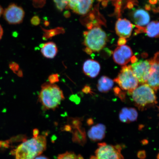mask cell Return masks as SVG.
<instances>
[{"instance_id": "47", "label": "cell", "mask_w": 159, "mask_h": 159, "mask_svg": "<svg viewBox=\"0 0 159 159\" xmlns=\"http://www.w3.org/2000/svg\"><path fill=\"white\" fill-rule=\"evenodd\" d=\"M152 10L154 13H156L159 12V8H157L155 7H152Z\"/></svg>"}, {"instance_id": "54", "label": "cell", "mask_w": 159, "mask_h": 159, "mask_svg": "<svg viewBox=\"0 0 159 159\" xmlns=\"http://www.w3.org/2000/svg\"><path fill=\"white\" fill-rule=\"evenodd\" d=\"M158 1H159V0H158Z\"/></svg>"}, {"instance_id": "35", "label": "cell", "mask_w": 159, "mask_h": 159, "mask_svg": "<svg viewBox=\"0 0 159 159\" xmlns=\"http://www.w3.org/2000/svg\"><path fill=\"white\" fill-rule=\"evenodd\" d=\"M39 131L37 129H35L33 130L34 137H37L39 136Z\"/></svg>"}, {"instance_id": "33", "label": "cell", "mask_w": 159, "mask_h": 159, "mask_svg": "<svg viewBox=\"0 0 159 159\" xmlns=\"http://www.w3.org/2000/svg\"><path fill=\"white\" fill-rule=\"evenodd\" d=\"M63 130L67 131V132H70L72 131V128H71L70 125L67 124L65 125V126L63 128Z\"/></svg>"}, {"instance_id": "26", "label": "cell", "mask_w": 159, "mask_h": 159, "mask_svg": "<svg viewBox=\"0 0 159 159\" xmlns=\"http://www.w3.org/2000/svg\"><path fill=\"white\" fill-rule=\"evenodd\" d=\"M59 76L58 74H53L49 75L48 80L51 84H54L55 83L59 82Z\"/></svg>"}, {"instance_id": "46", "label": "cell", "mask_w": 159, "mask_h": 159, "mask_svg": "<svg viewBox=\"0 0 159 159\" xmlns=\"http://www.w3.org/2000/svg\"><path fill=\"white\" fill-rule=\"evenodd\" d=\"M149 2L151 4L155 5L157 2V0H149Z\"/></svg>"}, {"instance_id": "12", "label": "cell", "mask_w": 159, "mask_h": 159, "mask_svg": "<svg viewBox=\"0 0 159 159\" xmlns=\"http://www.w3.org/2000/svg\"><path fill=\"white\" fill-rule=\"evenodd\" d=\"M133 26L128 20L119 18L115 24V31L119 36L128 38L132 34Z\"/></svg>"}, {"instance_id": "50", "label": "cell", "mask_w": 159, "mask_h": 159, "mask_svg": "<svg viewBox=\"0 0 159 159\" xmlns=\"http://www.w3.org/2000/svg\"><path fill=\"white\" fill-rule=\"evenodd\" d=\"M49 25V22L48 21H45L44 23V25L46 26H48Z\"/></svg>"}, {"instance_id": "14", "label": "cell", "mask_w": 159, "mask_h": 159, "mask_svg": "<svg viewBox=\"0 0 159 159\" xmlns=\"http://www.w3.org/2000/svg\"><path fill=\"white\" fill-rule=\"evenodd\" d=\"M133 21L136 25L143 27L148 24L150 16L148 12L142 9L135 10L132 13Z\"/></svg>"}, {"instance_id": "16", "label": "cell", "mask_w": 159, "mask_h": 159, "mask_svg": "<svg viewBox=\"0 0 159 159\" xmlns=\"http://www.w3.org/2000/svg\"><path fill=\"white\" fill-rule=\"evenodd\" d=\"M138 116V111L135 108L124 107L119 113V118L121 122L129 123L136 121Z\"/></svg>"}, {"instance_id": "5", "label": "cell", "mask_w": 159, "mask_h": 159, "mask_svg": "<svg viewBox=\"0 0 159 159\" xmlns=\"http://www.w3.org/2000/svg\"><path fill=\"white\" fill-rule=\"evenodd\" d=\"M114 81L122 90L128 91L129 94L138 86L139 83L138 79L133 73L130 65L123 66Z\"/></svg>"}, {"instance_id": "34", "label": "cell", "mask_w": 159, "mask_h": 159, "mask_svg": "<svg viewBox=\"0 0 159 159\" xmlns=\"http://www.w3.org/2000/svg\"><path fill=\"white\" fill-rule=\"evenodd\" d=\"M134 3L132 1H129L127 3V7L129 9H132L134 7Z\"/></svg>"}, {"instance_id": "38", "label": "cell", "mask_w": 159, "mask_h": 159, "mask_svg": "<svg viewBox=\"0 0 159 159\" xmlns=\"http://www.w3.org/2000/svg\"><path fill=\"white\" fill-rule=\"evenodd\" d=\"M108 0H103L102 2V5L103 7H106L108 5Z\"/></svg>"}, {"instance_id": "30", "label": "cell", "mask_w": 159, "mask_h": 159, "mask_svg": "<svg viewBox=\"0 0 159 159\" xmlns=\"http://www.w3.org/2000/svg\"><path fill=\"white\" fill-rule=\"evenodd\" d=\"M70 99L77 104H79L80 102V98L76 95H71L70 97Z\"/></svg>"}, {"instance_id": "43", "label": "cell", "mask_w": 159, "mask_h": 159, "mask_svg": "<svg viewBox=\"0 0 159 159\" xmlns=\"http://www.w3.org/2000/svg\"><path fill=\"white\" fill-rule=\"evenodd\" d=\"M34 159H49L47 157L45 156H39L36 157Z\"/></svg>"}, {"instance_id": "29", "label": "cell", "mask_w": 159, "mask_h": 159, "mask_svg": "<svg viewBox=\"0 0 159 159\" xmlns=\"http://www.w3.org/2000/svg\"><path fill=\"white\" fill-rule=\"evenodd\" d=\"M40 21V19L38 16H35L32 18L31 20V23L32 25L36 26L39 24Z\"/></svg>"}, {"instance_id": "22", "label": "cell", "mask_w": 159, "mask_h": 159, "mask_svg": "<svg viewBox=\"0 0 159 159\" xmlns=\"http://www.w3.org/2000/svg\"><path fill=\"white\" fill-rule=\"evenodd\" d=\"M82 118H69L67 123L71 128L75 129L81 128L82 126Z\"/></svg>"}, {"instance_id": "36", "label": "cell", "mask_w": 159, "mask_h": 159, "mask_svg": "<svg viewBox=\"0 0 159 159\" xmlns=\"http://www.w3.org/2000/svg\"><path fill=\"white\" fill-rule=\"evenodd\" d=\"M85 52L89 55H91L92 54V51L89 48H85L84 50Z\"/></svg>"}, {"instance_id": "18", "label": "cell", "mask_w": 159, "mask_h": 159, "mask_svg": "<svg viewBox=\"0 0 159 159\" xmlns=\"http://www.w3.org/2000/svg\"><path fill=\"white\" fill-rule=\"evenodd\" d=\"M114 85V81L109 77L104 75L99 79L97 87L100 92L106 93L112 88Z\"/></svg>"}, {"instance_id": "48", "label": "cell", "mask_w": 159, "mask_h": 159, "mask_svg": "<svg viewBox=\"0 0 159 159\" xmlns=\"http://www.w3.org/2000/svg\"><path fill=\"white\" fill-rule=\"evenodd\" d=\"M3 11L2 8L0 6V17H1V15L2 14Z\"/></svg>"}, {"instance_id": "20", "label": "cell", "mask_w": 159, "mask_h": 159, "mask_svg": "<svg viewBox=\"0 0 159 159\" xmlns=\"http://www.w3.org/2000/svg\"><path fill=\"white\" fill-rule=\"evenodd\" d=\"M73 140L74 142L84 144L86 141V134L84 129L81 128L74 129L72 131Z\"/></svg>"}, {"instance_id": "9", "label": "cell", "mask_w": 159, "mask_h": 159, "mask_svg": "<svg viewBox=\"0 0 159 159\" xmlns=\"http://www.w3.org/2000/svg\"><path fill=\"white\" fill-rule=\"evenodd\" d=\"M133 52L128 45L118 47L113 53V59L115 63L120 65L128 64L133 57Z\"/></svg>"}, {"instance_id": "10", "label": "cell", "mask_w": 159, "mask_h": 159, "mask_svg": "<svg viewBox=\"0 0 159 159\" xmlns=\"http://www.w3.org/2000/svg\"><path fill=\"white\" fill-rule=\"evenodd\" d=\"M93 0H69L66 8H70L74 12L80 15L88 13L92 7Z\"/></svg>"}, {"instance_id": "7", "label": "cell", "mask_w": 159, "mask_h": 159, "mask_svg": "<svg viewBox=\"0 0 159 159\" xmlns=\"http://www.w3.org/2000/svg\"><path fill=\"white\" fill-rule=\"evenodd\" d=\"M151 63L149 60H140L130 65L133 73L141 84H146L150 74Z\"/></svg>"}, {"instance_id": "6", "label": "cell", "mask_w": 159, "mask_h": 159, "mask_svg": "<svg viewBox=\"0 0 159 159\" xmlns=\"http://www.w3.org/2000/svg\"><path fill=\"white\" fill-rule=\"evenodd\" d=\"M121 150L120 145L114 146L105 143H99L95 156L91 157L90 159H124Z\"/></svg>"}, {"instance_id": "19", "label": "cell", "mask_w": 159, "mask_h": 159, "mask_svg": "<svg viewBox=\"0 0 159 159\" xmlns=\"http://www.w3.org/2000/svg\"><path fill=\"white\" fill-rule=\"evenodd\" d=\"M146 33L149 37H159V21H152L146 28Z\"/></svg>"}, {"instance_id": "45", "label": "cell", "mask_w": 159, "mask_h": 159, "mask_svg": "<svg viewBox=\"0 0 159 159\" xmlns=\"http://www.w3.org/2000/svg\"><path fill=\"white\" fill-rule=\"evenodd\" d=\"M145 9L148 11H150L151 9V7L150 5L146 4L145 6Z\"/></svg>"}, {"instance_id": "21", "label": "cell", "mask_w": 159, "mask_h": 159, "mask_svg": "<svg viewBox=\"0 0 159 159\" xmlns=\"http://www.w3.org/2000/svg\"><path fill=\"white\" fill-rule=\"evenodd\" d=\"M42 29L45 32L43 36V39L45 40L52 37L55 35L59 34L65 33L64 29L61 27H58L57 29L50 30H46L42 28Z\"/></svg>"}, {"instance_id": "49", "label": "cell", "mask_w": 159, "mask_h": 159, "mask_svg": "<svg viewBox=\"0 0 159 159\" xmlns=\"http://www.w3.org/2000/svg\"><path fill=\"white\" fill-rule=\"evenodd\" d=\"M148 53H142V57H148Z\"/></svg>"}, {"instance_id": "37", "label": "cell", "mask_w": 159, "mask_h": 159, "mask_svg": "<svg viewBox=\"0 0 159 159\" xmlns=\"http://www.w3.org/2000/svg\"><path fill=\"white\" fill-rule=\"evenodd\" d=\"M93 26H94V25H93L91 22H90L87 24L86 25L87 28L89 30L92 29L93 28Z\"/></svg>"}, {"instance_id": "40", "label": "cell", "mask_w": 159, "mask_h": 159, "mask_svg": "<svg viewBox=\"0 0 159 159\" xmlns=\"http://www.w3.org/2000/svg\"><path fill=\"white\" fill-rule=\"evenodd\" d=\"M94 122L92 118H89L87 119V124L89 125H91L93 124Z\"/></svg>"}, {"instance_id": "1", "label": "cell", "mask_w": 159, "mask_h": 159, "mask_svg": "<svg viewBox=\"0 0 159 159\" xmlns=\"http://www.w3.org/2000/svg\"><path fill=\"white\" fill-rule=\"evenodd\" d=\"M47 144L45 136L39 135L24 141L11 153L15 159H34L45 150Z\"/></svg>"}, {"instance_id": "28", "label": "cell", "mask_w": 159, "mask_h": 159, "mask_svg": "<svg viewBox=\"0 0 159 159\" xmlns=\"http://www.w3.org/2000/svg\"><path fill=\"white\" fill-rule=\"evenodd\" d=\"M135 26L136 27V29L135 30L134 35H136L141 33H146V27L139 26L136 25H135Z\"/></svg>"}, {"instance_id": "53", "label": "cell", "mask_w": 159, "mask_h": 159, "mask_svg": "<svg viewBox=\"0 0 159 159\" xmlns=\"http://www.w3.org/2000/svg\"></svg>"}, {"instance_id": "51", "label": "cell", "mask_w": 159, "mask_h": 159, "mask_svg": "<svg viewBox=\"0 0 159 159\" xmlns=\"http://www.w3.org/2000/svg\"><path fill=\"white\" fill-rule=\"evenodd\" d=\"M97 1H98L99 2H100L101 1H102L103 0H97Z\"/></svg>"}, {"instance_id": "32", "label": "cell", "mask_w": 159, "mask_h": 159, "mask_svg": "<svg viewBox=\"0 0 159 159\" xmlns=\"http://www.w3.org/2000/svg\"><path fill=\"white\" fill-rule=\"evenodd\" d=\"M127 43L126 39L123 37H120L118 41V46L124 45Z\"/></svg>"}, {"instance_id": "31", "label": "cell", "mask_w": 159, "mask_h": 159, "mask_svg": "<svg viewBox=\"0 0 159 159\" xmlns=\"http://www.w3.org/2000/svg\"><path fill=\"white\" fill-rule=\"evenodd\" d=\"M82 91L83 93H85V94H91L92 93V91H91V89L90 87L89 86V85H86L83 87L82 89Z\"/></svg>"}, {"instance_id": "42", "label": "cell", "mask_w": 159, "mask_h": 159, "mask_svg": "<svg viewBox=\"0 0 159 159\" xmlns=\"http://www.w3.org/2000/svg\"><path fill=\"white\" fill-rule=\"evenodd\" d=\"M17 74L19 77H22L23 76V71L21 70H19L18 71Z\"/></svg>"}, {"instance_id": "24", "label": "cell", "mask_w": 159, "mask_h": 159, "mask_svg": "<svg viewBox=\"0 0 159 159\" xmlns=\"http://www.w3.org/2000/svg\"><path fill=\"white\" fill-rule=\"evenodd\" d=\"M57 9L59 11H62L67 7L69 0H53Z\"/></svg>"}, {"instance_id": "13", "label": "cell", "mask_w": 159, "mask_h": 159, "mask_svg": "<svg viewBox=\"0 0 159 159\" xmlns=\"http://www.w3.org/2000/svg\"><path fill=\"white\" fill-rule=\"evenodd\" d=\"M101 70V66L98 61L94 60H87L83 64V72L90 78H94L98 75Z\"/></svg>"}, {"instance_id": "41", "label": "cell", "mask_w": 159, "mask_h": 159, "mask_svg": "<svg viewBox=\"0 0 159 159\" xmlns=\"http://www.w3.org/2000/svg\"><path fill=\"white\" fill-rule=\"evenodd\" d=\"M65 17L66 18H69L70 17V13L68 11H66L64 13Z\"/></svg>"}, {"instance_id": "11", "label": "cell", "mask_w": 159, "mask_h": 159, "mask_svg": "<svg viewBox=\"0 0 159 159\" xmlns=\"http://www.w3.org/2000/svg\"><path fill=\"white\" fill-rule=\"evenodd\" d=\"M150 61V74L146 84L156 91L159 90V60L153 58Z\"/></svg>"}, {"instance_id": "8", "label": "cell", "mask_w": 159, "mask_h": 159, "mask_svg": "<svg viewBox=\"0 0 159 159\" xmlns=\"http://www.w3.org/2000/svg\"><path fill=\"white\" fill-rule=\"evenodd\" d=\"M25 12L22 8L15 4H11L5 10L3 16L10 24L16 25L21 23L24 17Z\"/></svg>"}, {"instance_id": "3", "label": "cell", "mask_w": 159, "mask_h": 159, "mask_svg": "<svg viewBox=\"0 0 159 159\" xmlns=\"http://www.w3.org/2000/svg\"><path fill=\"white\" fill-rule=\"evenodd\" d=\"M130 95L135 105L141 111L154 106L157 103L155 91L147 84L138 86Z\"/></svg>"}, {"instance_id": "15", "label": "cell", "mask_w": 159, "mask_h": 159, "mask_svg": "<svg viewBox=\"0 0 159 159\" xmlns=\"http://www.w3.org/2000/svg\"><path fill=\"white\" fill-rule=\"evenodd\" d=\"M106 128L104 124H99L91 127L88 133L89 138L93 142H98L105 138Z\"/></svg>"}, {"instance_id": "27", "label": "cell", "mask_w": 159, "mask_h": 159, "mask_svg": "<svg viewBox=\"0 0 159 159\" xmlns=\"http://www.w3.org/2000/svg\"><path fill=\"white\" fill-rule=\"evenodd\" d=\"M10 69L13 71L14 73L16 74L18 71L19 70V66L18 64L16 63L12 62L10 63L9 65Z\"/></svg>"}, {"instance_id": "44", "label": "cell", "mask_w": 159, "mask_h": 159, "mask_svg": "<svg viewBox=\"0 0 159 159\" xmlns=\"http://www.w3.org/2000/svg\"><path fill=\"white\" fill-rule=\"evenodd\" d=\"M3 29L1 25H0V40L2 39L3 35Z\"/></svg>"}, {"instance_id": "52", "label": "cell", "mask_w": 159, "mask_h": 159, "mask_svg": "<svg viewBox=\"0 0 159 159\" xmlns=\"http://www.w3.org/2000/svg\"><path fill=\"white\" fill-rule=\"evenodd\" d=\"M111 1H112L113 2H114L116 1H118V0H111Z\"/></svg>"}, {"instance_id": "17", "label": "cell", "mask_w": 159, "mask_h": 159, "mask_svg": "<svg viewBox=\"0 0 159 159\" xmlns=\"http://www.w3.org/2000/svg\"><path fill=\"white\" fill-rule=\"evenodd\" d=\"M57 46L53 42H49L44 43L41 50L42 54L46 58L53 59L56 56L57 53Z\"/></svg>"}, {"instance_id": "39", "label": "cell", "mask_w": 159, "mask_h": 159, "mask_svg": "<svg viewBox=\"0 0 159 159\" xmlns=\"http://www.w3.org/2000/svg\"><path fill=\"white\" fill-rule=\"evenodd\" d=\"M130 60L131 62H132V63H134L137 62V61H138V58H137L136 56H133L132 57V58H131Z\"/></svg>"}, {"instance_id": "2", "label": "cell", "mask_w": 159, "mask_h": 159, "mask_svg": "<svg viewBox=\"0 0 159 159\" xmlns=\"http://www.w3.org/2000/svg\"><path fill=\"white\" fill-rule=\"evenodd\" d=\"M65 99L62 90L57 85L45 83L41 85L39 102L44 110H55Z\"/></svg>"}, {"instance_id": "23", "label": "cell", "mask_w": 159, "mask_h": 159, "mask_svg": "<svg viewBox=\"0 0 159 159\" xmlns=\"http://www.w3.org/2000/svg\"><path fill=\"white\" fill-rule=\"evenodd\" d=\"M57 159H83L80 155H77L74 152H67L62 154H59Z\"/></svg>"}, {"instance_id": "25", "label": "cell", "mask_w": 159, "mask_h": 159, "mask_svg": "<svg viewBox=\"0 0 159 159\" xmlns=\"http://www.w3.org/2000/svg\"><path fill=\"white\" fill-rule=\"evenodd\" d=\"M113 4L115 7V15L118 18L121 17V8L122 7V0H118L114 2H113Z\"/></svg>"}, {"instance_id": "4", "label": "cell", "mask_w": 159, "mask_h": 159, "mask_svg": "<svg viewBox=\"0 0 159 159\" xmlns=\"http://www.w3.org/2000/svg\"><path fill=\"white\" fill-rule=\"evenodd\" d=\"M84 44L92 51L98 52L105 46L107 36L105 32L99 27H95L83 33Z\"/></svg>"}]
</instances>
